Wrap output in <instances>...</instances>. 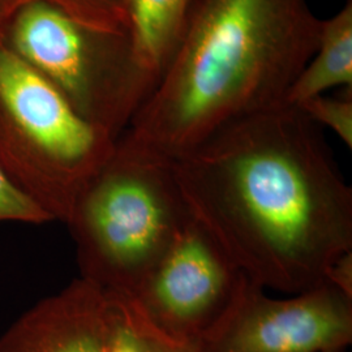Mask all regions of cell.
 I'll return each mask as SVG.
<instances>
[{
	"instance_id": "cell-1",
	"label": "cell",
	"mask_w": 352,
	"mask_h": 352,
	"mask_svg": "<svg viewBox=\"0 0 352 352\" xmlns=\"http://www.w3.org/2000/svg\"><path fill=\"white\" fill-rule=\"evenodd\" d=\"M190 214L252 282L314 289L352 251V190L321 128L282 103L241 116L174 160Z\"/></svg>"
},
{
	"instance_id": "cell-2",
	"label": "cell",
	"mask_w": 352,
	"mask_h": 352,
	"mask_svg": "<svg viewBox=\"0 0 352 352\" xmlns=\"http://www.w3.org/2000/svg\"><path fill=\"white\" fill-rule=\"evenodd\" d=\"M322 20L307 0H192L174 50L126 135L167 158L285 103Z\"/></svg>"
},
{
	"instance_id": "cell-3",
	"label": "cell",
	"mask_w": 352,
	"mask_h": 352,
	"mask_svg": "<svg viewBox=\"0 0 352 352\" xmlns=\"http://www.w3.org/2000/svg\"><path fill=\"white\" fill-rule=\"evenodd\" d=\"M190 217L174 160L123 133L65 222L80 278L133 298Z\"/></svg>"
},
{
	"instance_id": "cell-4",
	"label": "cell",
	"mask_w": 352,
	"mask_h": 352,
	"mask_svg": "<svg viewBox=\"0 0 352 352\" xmlns=\"http://www.w3.org/2000/svg\"><path fill=\"white\" fill-rule=\"evenodd\" d=\"M115 142L0 37V167L52 221H68Z\"/></svg>"
},
{
	"instance_id": "cell-5",
	"label": "cell",
	"mask_w": 352,
	"mask_h": 352,
	"mask_svg": "<svg viewBox=\"0 0 352 352\" xmlns=\"http://www.w3.org/2000/svg\"><path fill=\"white\" fill-rule=\"evenodd\" d=\"M3 41L113 139L126 132L153 90L128 33L82 25L46 1L16 13Z\"/></svg>"
},
{
	"instance_id": "cell-6",
	"label": "cell",
	"mask_w": 352,
	"mask_h": 352,
	"mask_svg": "<svg viewBox=\"0 0 352 352\" xmlns=\"http://www.w3.org/2000/svg\"><path fill=\"white\" fill-rule=\"evenodd\" d=\"M352 343V298L327 282L286 298L248 279L199 340L202 352H330Z\"/></svg>"
},
{
	"instance_id": "cell-7",
	"label": "cell",
	"mask_w": 352,
	"mask_h": 352,
	"mask_svg": "<svg viewBox=\"0 0 352 352\" xmlns=\"http://www.w3.org/2000/svg\"><path fill=\"white\" fill-rule=\"evenodd\" d=\"M247 280L192 215L132 299L170 336L197 344L225 315Z\"/></svg>"
},
{
	"instance_id": "cell-8",
	"label": "cell",
	"mask_w": 352,
	"mask_h": 352,
	"mask_svg": "<svg viewBox=\"0 0 352 352\" xmlns=\"http://www.w3.org/2000/svg\"><path fill=\"white\" fill-rule=\"evenodd\" d=\"M118 296L78 278L0 336V352H111Z\"/></svg>"
},
{
	"instance_id": "cell-9",
	"label": "cell",
	"mask_w": 352,
	"mask_h": 352,
	"mask_svg": "<svg viewBox=\"0 0 352 352\" xmlns=\"http://www.w3.org/2000/svg\"><path fill=\"white\" fill-rule=\"evenodd\" d=\"M336 87H352V1L329 20H322L314 56L296 77L285 103L298 106Z\"/></svg>"
},
{
	"instance_id": "cell-10",
	"label": "cell",
	"mask_w": 352,
	"mask_h": 352,
	"mask_svg": "<svg viewBox=\"0 0 352 352\" xmlns=\"http://www.w3.org/2000/svg\"><path fill=\"white\" fill-rule=\"evenodd\" d=\"M192 0H128V34L154 89L184 24Z\"/></svg>"
},
{
	"instance_id": "cell-11",
	"label": "cell",
	"mask_w": 352,
	"mask_h": 352,
	"mask_svg": "<svg viewBox=\"0 0 352 352\" xmlns=\"http://www.w3.org/2000/svg\"><path fill=\"white\" fill-rule=\"evenodd\" d=\"M111 352H202L154 324L132 298L119 296Z\"/></svg>"
},
{
	"instance_id": "cell-12",
	"label": "cell",
	"mask_w": 352,
	"mask_h": 352,
	"mask_svg": "<svg viewBox=\"0 0 352 352\" xmlns=\"http://www.w3.org/2000/svg\"><path fill=\"white\" fill-rule=\"evenodd\" d=\"M82 25L128 33V0H43Z\"/></svg>"
},
{
	"instance_id": "cell-13",
	"label": "cell",
	"mask_w": 352,
	"mask_h": 352,
	"mask_svg": "<svg viewBox=\"0 0 352 352\" xmlns=\"http://www.w3.org/2000/svg\"><path fill=\"white\" fill-rule=\"evenodd\" d=\"M315 124L327 126L349 148H352V98L320 94L296 106Z\"/></svg>"
},
{
	"instance_id": "cell-14",
	"label": "cell",
	"mask_w": 352,
	"mask_h": 352,
	"mask_svg": "<svg viewBox=\"0 0 352 352\" xmlns=\"http://www.w3.org/2000/svg\"><path fill=\"white\" fill-rule=\"evenodd\" d=\"M0 222L45 225L54 222L38 204L19 188L0 167Z\"/></svg>"
},
{
	"instance_id": "cell-15",
	"label": "cell",
	"mask_w": 352,
	"mask_h": 352,
	"mask_svg": "<svg viewBox=\"0 0 352 352\" xmlns=\"http://www.w3.org/2000/svg\"><path fill=\"white\" fill-rule=\"evenodd\" d=\"M325 282L352 298V251L342 253L329 265Z\"/></svg>"
},
{
	"instance_id": "cell-16",
	"label": "cell",
	"mask_w": 352,
	"mask_h": 352,
	"mask_svg": "<svg viewBox=\"0 0 352 352\" xmlns=\"http://www.w3.org/2000/svg\"><path fill=\"white\" fill-rule=\"evenodd\" d=\"M33 1H37V0H0V36L1 37L13 16Z\"/></svg>"
},
{
	"instance_id": "cell-17",
	"label": "cell",
	"mask_w": 352,
	"mask_h": 352,
	"mask_svg": "<svg viewBox=\"0 0 352 352\" xmlns=\"http://www.w3.org/2000/svg\"><path fill=\"white\" fill-rule=\"evenodd\" d=\"M330 352H349L347 350H338V351H330Z\"/></svg>"
},
{
	"instance_id": "cell-18",
	"label": "cell",
	"mask_w": 352,
	"mask_h": 352,
	"mask_svg": "<svg viewBox=\"0 0 352 352\" xmlns=\"http://www.w3.org/2000/svg\"><path fill=\"white\" fill-rule=\"evenodd\" d=\"M0 37H1V36H0Z\"/></svg>"
}]
</instances>
